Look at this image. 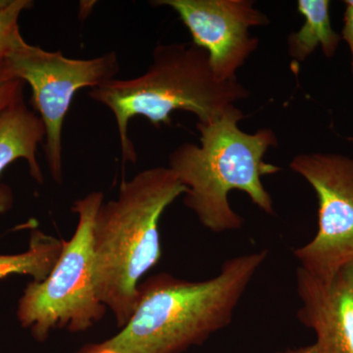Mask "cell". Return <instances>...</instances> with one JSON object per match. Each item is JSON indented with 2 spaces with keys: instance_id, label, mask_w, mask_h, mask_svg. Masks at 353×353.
I'll list each match as a JSON object with an SVG mask.
<instances>
[{
  "instance_id": "cell-9",
  "label": "cell",
  "mask_w": 353,
  "mask_h": 353,
  "mask_svg": "<svg viewBox=\"0 0 353 353\" xmlns=\"http://www.w3.org/2000/svg\"><path fill=\"white\" fill-rule=\"evenodd\" d=\"M297 320L315 334L303 347L277 353H353V261L326 277L297 267Z\"/></svg>"
},
{
  "instance_id": "cell-12",
  "label": "cell",
  "mask_w": 353,
  "mask_h": 353,
  "mask_svg": "<svg viewBox=\"0 0 353 353\" xmlns=\"http://www.w3.org/2000/svg\"><path fill=\"white\" fill-rule=\"evenodd\" d=\"M62 240L32 232L29 248L19 254H0V280L10 275L31 276L41 282L50 276L62 253Z\"/></svg>"
},
{
  "instance_id": "cell-13",
  "label": "cell",
  "mask_w": 353,
  "mask_h": 353,
  "mask_svg": "<svg viewBox=\"0 0 353 353\" xmlns=\"http://www.w3.org/2000/svg\"><path fill=\"white\" fill-rule=\"evenodd\" d=\"M30 0H10L8 6L0 9V62L4 61L23 41L19 28L21 14L31 8Z\"/></svg>"
},
{
  "instance_id": "cell-4",
  "label": "cell",
  "mask_w": 353,
  "mask_h": 353,
  "mask_svg": "<svg viewBox=\"0 0 353 353\" xmlns=\"http://www.w3.org/2000/svg\"><path fill=\"white\" fill-rule=\"evenodd\" d=\"M250 94L238 79L218 81L208 52L194 43L157 44L152 64L143 75L113 79L88 92L92 101L108 108L115 118L124 164L138 159L128 134L132 118L141 116L159 128L172 124L174 111L183 110L205 124Z\"/></svg>"
},
{
  "instance_id": "cell-6",
  "label": "cell",
  "mask_w": 353,
  "mask_h": 353,
  "mask_svg": "<svg viewBox=\"0 0 353 353\" xmlns=\"http://www.w3.org/2000/svg\"><path fill=\"white\" fill-rule=\"evenodd\" d=\"M14 77L31 85L32 102L43 121L44 155L53 180L63 183L62 134L74 97L82 88L99 87L116 79L120 64L115 51L90 59H72L61 51L44 50L27 41L6 59Z\"/></svg>"
},
{
  "instance_id": "cell-14",
  "label": "cell",
  "mask_w": 353,
  "mask_h": 353,
  "mask_svg": "<svg viewBox=\"0 0 353 353\" xmlns=\"http://www.w3.org/2000/svg\"><path fill=\"white\" fill-rule=\"evenodd\" d=\"M24 85L25 82L14 77L6 60L0 62V114L24 99Z\"/></svg>"
},
{
  "instance_id": "cell-5",
  "label": "cell",
  "mask_w": 353,
  "mask_h": 353,
  "mask_svg": "<svg viewBox=\"0 0 353 353\" xmlns=\"http://www.w3.org/2000/svg\"><path fill=\"white\" fill-rule=\"evenodd\" d=\"M102 192H92L74 202L78 224L69 241L62 240V253L50 276L27 285L18 306V319L38 341L54 329L87 331L101 321L108 307L97 297L94 284L92 227L103 203Z\"/></svg>"
},
{
  "instance_id": "cell-10",
  "label": "cell",
  "mask_w": 353,
  "mask_h": 353,
  "mask_svg": "<svg viewBox=\"0 0 353 353\" xmlns=\"http://www.w3.org/2000/svg\"><path fill=\"white\" fill-rule=\"evenodd\" d=\"M44 137L43 121L28 108L24 99L0 114V176L16 160L24 159L32 178L43 183V171L37 152ZM11 202L10 192L6 188H0V214L10 208Z\"/></svg>"
},
{
  "instance_id": "cell-16",
  "label": "cell",
  "mask_w": 353,
  "mask_h": 353,
  "mask_svg": "<svg viewBox=\"0 0 353 353\" xmlns=\"http://www.w3.org/2000/svg\"><path fill=\"white\" fill-rule=\"evenodd\" d=\"M77 353H121L117 350L108 345V341H104L99 343H90L85 345L82 350Z\"/></svg>"
},
{
  "instance_id": "cell-1",
  "label": "cell",
  "mask_w": 353,
  "mask_h": 353,
  "mask_svg": "<svg viewBox=\"0 0 353 353\" xmlns=\"http://www.w3.org/2000/svg\"><path fill=\"white\" fill-rule=\"evenodd\" d=\"M268 250L227 259L214 277L188 281L159 273L139 285L131 319L108 345L121 353H183L227 328Z\"/></svg>"
},
{
  "instance_id": "cell-2",
  "label": "cell",
  "mask_w": 353,
  "mask_h": 353,
  "mask_svg": "<svg viewBox=\"0 0 353 353\" xmlns=\"http://www.w3.org/2000/svg\"><path fill=\"white\" fill-rule=\"evenodd\" d=\"M243 118L236 105L229 106L212 122L197 123L201 145L182 143L169 155V168L187 188L183 204L214 234L238 231L245 224L230 204L232 190L245 192L260 210L275 215L262 176L282 170L264 160L269 148L278 145L277 136L271 129L241 131L239 123Z\"/></svg>"
},
{
  "instance_id": "cell-17",
  "label": "cell",
  "mask_w": 353,
  "mask_h": 353,
  "mask_svg": "<svg viewBox=\"0 0 353 353\" xmlns=\"http://www.w3.org/2000/svg\"><path fill=\"white\" fill-rule=\"evenodd\" d=\"M9 2H10V0H0V9L8 6Z\"/></svg>"
},
{
  "instance_id": "cell-8",
  "label": "cell",
  "mask_w": 353,
  "mask_h": 353,
  "mask_svg": "<svg viewBox=\"0 0 353 353\" xmlns=\"http://www.w3.org/2000/svg\"><path fill=\"white\" fill-rule=\"evenodd\" d=\"M170 7L192 34V43L205 50L211 70L220 82L236 78V72L259 48L250 29L269 24L250 0H157Z\"/></svg>"
},
{
  "instance_id": "cell-18",
  "label": "cell",
  "mask_w": 353,
  "mask_h": 353,
  "mask_svg": "<svg viewBox=\"0 0 353 353\" xmlns=\"http://www.w3.org/2000/svg\"><path fill=\"white\" fill-rule=\"evenodd\" d=\"M347 141L353 143V137H350V138H347Z\"/></svg>"
},
{
  "instance_id": "cell-7",
  "label": "cell",
  "mask_w": 353,
  "mask_h": 353,
  "mask_svg": "<svg viewBox=\"0 0 353 353\" xmlns=\"http://www.w3.org/2000/svg\"><path fill=\"white\" fill-rule=\"evenodd\" d=\"M290 168L312 187L318 201L317 233L294 256L299 268L326 277L353 261V158L299 153Z\"/></svg>"
},
{
  "instance_id": "cell-11",
  "label": "cell",
  "mask_w": 353,
  "mask_h": 353,
  "mask_svg": "<svg viewBox=\"0 0 353 353\" xmlns=\"http://www.w3.org/2000/svg\"><path fill=\"white\" fill-rule=\"evenodd\" d=\"M329 0H299L297 10L304 17L299 32L288 38V53L292 59L303 62L321 46L325 57L332 58L340 46L341 36L332 27Z\"/></svg>"
},
{
  "instance_id": "cell-15",
  "label": "cell",
  "mask_w": 353,
  "mask_h": 353,
  "mask_svg": "<svg viewBox=\"0 0 353 353\" xmlns=\"http://www.w3.org/2000/svg\"><path fill=\"white\" fill-rule=\"evenodd\" d=\"M345 11L343 16V28L341 39L347 41L352 53V71L353 74V0L345 1Z\"/></svg>"
},
{
  "instance_id": "cell-3",
  "label": "cell",
  "mask_w": 353,
  "mask_h": 353,
  "mask_svg": "<svg viewBox=\"0 0 353 353\" xmlns=\"http://www.w3.org/2000/svg\"><path fill=\"white\" fill-rule=\"evenodd\" d=\"M185 192L169 167H153L123 181L117 199L103 202L95 215V290L121 329L137 307L141 279L161 257V216Z\"/></svg>"
}]
</instances>
